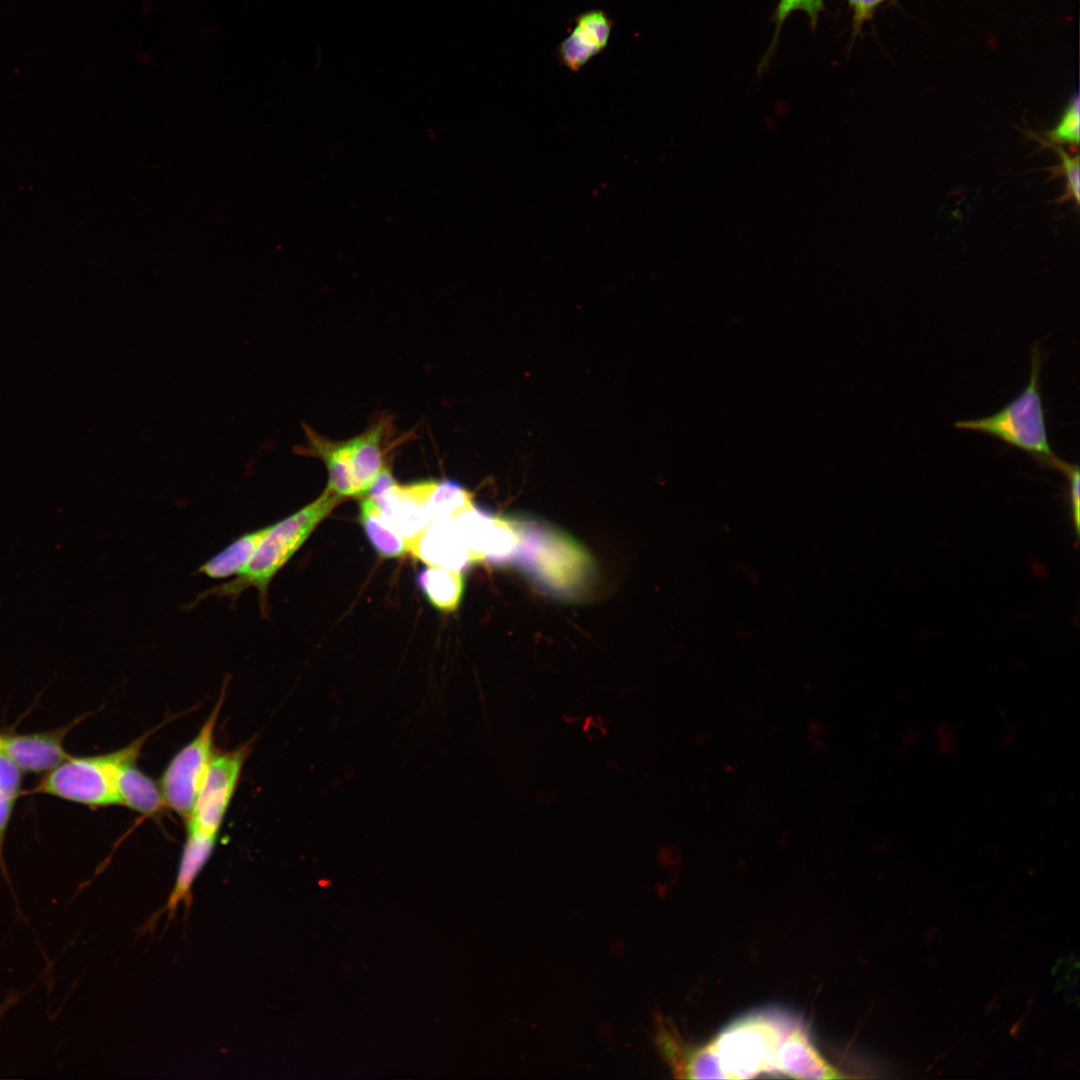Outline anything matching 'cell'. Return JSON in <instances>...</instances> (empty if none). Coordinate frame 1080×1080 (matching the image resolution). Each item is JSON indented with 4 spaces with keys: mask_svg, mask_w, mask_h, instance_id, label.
I'll use <instances>...</instances> for the list:
<instances>
[{
    "mask_svg": "<svg viewBox=\"0 0 1080 1080\" xmlns=\"http://www.w3.org/2000/svg\"><path fill=\"white\" fill-rule=\"evenodd\" d=\"M1080 111L1078 93L1070 99L1064 113L1054 129L1050 130L1048 137L1057 143H1079Z\"/></svg>",
    "mask_w": 1080,
    "mask_h": 1080,
    "instance_id": "cell-23",
    "label": "cell"
},
{
    "mask_svg": "<svg viewBox=\"0 0 1080 1080\" xmlns=\"http://www.w3.org/2000/svg\"><path fill=\"white\" fill-rule=\"evenodd\" d=\"M391 427V419L382 417L357 436L332 440L304 425L307 442L298 452L324 463L328 474L325 490L342 499L364 496L388 469Z\"/></svg>",
    "mask_w": 1080,
    "mask_h": 1080,
    "instance_id": "cell-2",
    "label": "cell"
},
{
    "mask_svg": "<svg viewBox=\"0 0 1080 1080\" xmlns=\"http://www.w3.org/2000/svg\"><path fill=\"white\" fill-rule=\"evenodd\" d=\"M657 1049L677 1078L727 1079L712 1043L695 1046L685 1040L671 1022L657 1017Z\"/></svg>",
    "mask_w": 1080,
    "mask_h": 1080,
    "instance_id": "cell-10",
    "label": "cell"
},
{
    "mask_svg": "<svg viewBox=\"0 0 1080 1080\" xmlns=\"http://www.w3.org/2000/svg\"><path fill=\"white\" fill-rule=\"evenodd\" d=\"M216 838L217 836L187 830L175 885L165 906L170 915L175 913L181 902L190 906L193 883L209 860Z\"/></svg>",
    "mask_w": 1080,
    "mask_h": 1080,
    "instance_id": "cell-15",
    "label": "cell"
},
{
    "mask_svg": "<svg viewBox=\"0 0 1080 1080\" xmlns=\"http://www.w3.org/2000/svg\"><path fill=\"white\" fill-rule=\"evenodd\" d=\"M120 804L147 816L158 815L167 806L159 786L137 767L125 764L117 777Z\"/></svg>",
    "mask_w": 1080,
    "mask_h": 1080,
    "instance_id": "cell-16",
    "label": "cell"
},
{
    "mask_svg": "<svg viewBox=\"0 0 1080 1080\" xmlns=\"http://www.w3.org/2000/svg\"><path fill=\"white\" fill-rule=\"evenodd\" d=\"M408 552L428 566L463 571L472 564L469 549L454 520L431 521L408 544Z\"/></svg>",
    "mask_w": 1080,
    "mask_h": 1080,
    "instance_id": "cell-12",
    "label": "cell"
},
{
    "mask_svg": "<svg viewBox=\"0 0 1080 1080\" xmlns=\"http://www.w3.org/2000/svg\"><path fill=\"white\" fill-rule=\"evenodd\" d=\"M22 771L0 754V862L3 865V845L16 801L21 793Z\"/></svg>",
    "mask_w": 1080,
    "mask_h": 1080,
    "instance_id": "cell-21",
    "label": "cell"
},
{
    "mask_svg": "<svg viewBox=\"0 0 1080 1080\" xmlns=\"http://www.w3.org/2000/svg\"><path fill=\"white\" fill-rule=\"evenodd\" d=\"M20 996L17 993L11 994L0 1004V1019L4 1013L19 1000Z\"/></svg>",
    "mask_w": 1080,
    "mask_h": 1080,
    "instance_id": "cell-27",
    "label": "cell"
},
{
    "mask_svg": "<svg viewBox=\"0 0 1080 1080\" xmlns=\"http://www.w3.org/2000/svg\"><path fill=\"white\" fill-rule=\"evenodd\" d=\"M472 494L450 480H432L427 499V512L431 521L455 520L473 505Z\"/></svg>",
    "mask_w": 1080,
    "mask_h": 1080,
    "instance_id": "cell-20",
    "label": "cell"
},
{
    "mask_svg": "<svg viewBox=\"0 0 1080 1080\" xmlns=\"http://www.w3.org/2000/svg\"><path fill=\"white\" fill-rule=\"evenodd\" d=\"M1058 469L1060 471H1062L1066 475V477L1068 479L1069 498H1070V504H1071L1072 519H1073V522L1075 524V529L1078 532V529H1079V503H1080V501H1079V498H1080V494H1079V488H1080V486H1079V482H1080L1079 467H1078V465H1072V464H1069V463H1066V462L1062 461L1060 463V465L1058 466Z\"/></svg>",
    "mask_w": 1080,
    "mask_h": 1080,
    "instance_id": "cell-26",
    "label": "cell"
},
{
    "mask_svg": "<svg viewBox=\"0 0 1080 1080\" xmlns=\"http://www.w3.org/2000/svg\"><path fill=\"white\" fill-rule=\"evenodd\" d=\"M1060 157L1061 164L1058 166L1057 171L1061 173L1067 179L1066 195L1063 199L1069 197L1074 198L1076 203H1079V157L1075 155L1070 157L1065 151L1059 147L1053 148Z\"/></svg>",
    "mask_w": 1080,
    "mask_h": 1080,
    "instance_id": "cell-25",
    "label": "cell"
},
{
    "mask_svg": "<svg viewBox=\"0 0 1080 1080\" xmlns=\"http://www.w3.org/2000/svg\"><path fill=\"white\" fill-rule=\"evenodd\" d=\"M223 699L222 693L199 733L175 754L162 775L161 790L167 806L186 820L213 755V735Z\"/></svg>",
    "mask_w": 1080,
    "mask_h": 1080,
    "instance_id": "cell-6",
    "label": "cell"
},
{
    "mask_svg": "<svg viewBox=\"0 0 1080 1080\" xmlns=\"http://www.w3.org/2000/svg\"><path fill=\"white\" fill-rule=\"evenodd\" d=\"M612 27L613 20L602 9L577 15L574 27L557 48L560 64L578 72L606 48Z\"/></svg>",
    "mask_w": 1080,
    "mask_h": 1080,
    "instance_id": "cell-13",
    "label": "cell"
},
{
    "mask_svg": "<svg viewBox=\"0 0 1080 1080\" xmlns=\"http://www.w3.org/2000/svg\"><path fill=\"white\" fill-rule=\"evenodd\" d=\"M266 526L246 532L199 566L197 572L210 579H224L241 574L262 540Z\"/></svg>",
    "mask_w": 1080,
    "mask_h": 1080,
    "instance_id": "cell-17",
    "label": "cell"
},
{
    "mask_svg": "<svg viewBox=\"0 0 1080 1080\" xmlns=\"http://www.w3.org/2000/svg\"><path fill=\"white\" fill-rule=\"evenodd\" d=\"M417 585L432 606L452 612L462 599L464 578L461 571L428 566L418 573Z\"/></svg>",
    "mask_w": 1080,
    "mask_h": 1080,
    "instance_id": "cell-19",
    "label": "cell"
},
{
    "mask_svg": "<svg viewBox=\"0 0 1080 1080\" xmlns=\"http://www.w3.org/2000/svg\"><path fill=\"white\" fill-rule=\"evenodd\" d=\"M791 1017L776 1011H758L727 1026L712 1042L728 1079H747L776 1073L778 1048L794 1027Z\"/></svg>",
    "mask_w": 1080,
    "mask_h": 1080,
    "instance_id": "cell-5",
    "label": "cell"
},
{
    "mask_svg": "<svg viewBox=\"0 0 1080 1080\" xmlns=\"http://www.w3.org/2000/svg\"><path fill=\"white\" fill-rule=\"evenodd\" d=\"M454 521L473 563L503 564L517 558L523 542V524L519 521L488 513L475 504Z\"/></svg>",
    "mask_w": 1080,
    "mask_h": 1080,
    "instance_id": "cell-9",
    "label": "cell"
},
{
    "mask_svg": "<svg viewBox=\"0 0 1080 1080\" xmlns=\"http://www.w3.org/2000/svg\"><path fill=\"white\" fill-rule=\"evenodd\" d=\"M342 501L325 490L316 500L266 526L265 534L244 571L232 580L198 595L195 602L209 596L235 602L247 589L254 588L262 614L268 610V590L273 578L308 539L317 525Z\"/></svg>",
    "mask_w": 1080,
    "mask_h": 1080,
    "instance_id": "cell-1",
    "label": "cell"
},
{
    "mask_svg": "<svg viewBox=\"0 0 1080 1080\" xmlns=\"http://www.w3.org/2000/svg\"><path fill=\"white\" fill-rule=\"evenodd\" d=\"M517 558L550 587H575L586 568L583 553L567 537L523 524V542Z\"/></svg>",
    "mask_w": 1080,
    "mask_h": 1080,
    "instance_id": "cell-7",
    "label": "cell"
},
{
    "mask_svg": "<svg viewBox=\"0 0 1080 1080\" xmlns=\"http://www.w3.org/2000/svg\"><path fill=\"white\" fill-rule=\"evenodd\" d=\"M146 737L107 754L70 755L45 773L32 791L90 807L120 804L118 774L125 764L136 762Z\"/></svg>",
    "mask_w": 1080,
    "mask_h": 1080,
    "instance_id": "cell-4",
    "label": "cell"
},
{
    "mask_svg": "<svg viewBox=\"0 0 1080 1080\" xmlns=\"http://www.w3.org/2000/svg\"><path fill=\"white\" fill-rule=\"evenodd\" d=\"M824 10V0H779L774 14L775 35L772 44L770 45L768 56H771V53L774 50L784 22L793 12H804L809 19L812 30H815L819 15L824 12ZM768 56L765 58L767 59Z\"/></svg>",
    "mask_w": 1080,
    "mask_h": 1080,
    "instance_id": "cell-22",
    "label": "cell"
},
{
    "mask_svg": "<svg viewBox=\"0 0 1080 1080\" xmlns=\"http://www.w3.org/2000/svg\"><path fill=\"white\" fill-rule=\"evenodd\" d=\"M852 13V39L871 21L880 7L892 0H846Z\"/></svg>",
    "mask_w": 1080,
    "mask_h": 1080,
    "instance_id": "cell-24",
    "label": "cell"
},
{
    "mask_svg": "<svg viewBox=\"0 0 1080 1080\" xmlns=\"http://www.w3.org/2000/svg\"><path fill=\"white\" fill-rule=\"evenodd\" d=\"M1041 363L1039 346L1035 344L1031 353V372L1026 388L998 412L978 419L957 421L954 426L999 438L1040 462L1058 468L1061 460L1056 457L1049 443L1039 389Z\"/></svg>",
    "mask_w": 1080,
    "mask_h": 1080,
    "instance_id": "cell-3",
    "label": "cell"
},
{
    "mask_svg": "<svg viewBox=\"0 0 1080 1080\" xmlns=\"http://www.w3.org/2000/svg\"><path fill=\"white\" fill-rule=\"evenodd\" d=\"M775 1072L803 1079L847 1077L824 1058L813 1045L805 1028L799 1023L794 1025L778 1048Z\"/></svg>",
    "mask_w": 1080,
    "mask_h": 1080,
    "instance_id": "cell-14",
    "label": "cell"
},
{
    "mask_svg": "<svg viewBox=\"0 0 1080 1080\" xmlns=\"http://www.w3.org/2000/svg\"><path fill=\"white\" fill-rule=\"evenodd\" d=\"M360 523L375 551L384 558H397L408 552V546L393 522L370 497L360 503Z\"/></svg>",
    "mask_w": 1080,
    "mask_h": 1080,
    "instance_id": "cell-18",
    "label": "cell"
},
{
    "mask_svg": "<svg viewBox=\"0 0 1080 1080\" xmlns=\"http://www.w3.org/2000/svg\"><path fill=\"white\" fill-rule=\"evenodd\" d=\"M79 720L54 730L19 734L0 731V754L22 772L47 773L70 756L64 747L67 733Z\"/></svg>",
    "mask_w": 1080,
    "mask_h": 1080,
    "instance_id": "cell-11",
    "label": "cell"
},
{
    "mask_svg": "<svg viewBox=\"0 0 1080 1080\" xmlns=\"http://www.w3.org/2000/svg\"><path fill=\"white\" fill-rule=\"evenodd\" d=\"M249 753L248 744L212 755L187 830L217 836Z\"/></svg>",
    "mask_w": 1080,
    "mask_h": 1080,
    "instance_id": "cell-8",
    "label": "cell"
}]
</instances>
